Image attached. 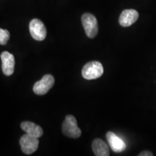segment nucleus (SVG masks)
Masks as SVG:
<instances>
[{
	"label": "nucleus",
	"instance_id": "obj_1",
	"mask_svg": "<svg viewBox=\"0 0 156 156\" xmlns=\"http://www.w3.org/2000/svg\"><path fill=\"white\" fill-rule=\"evenodd\" d=\"M62 132L65 136L70 138L80 137L81 129L77 126V122L75 117L73 115H67L62 124Z\"/></svg>",
	"mask_w": 156,
	"mask_h": 156
},
{
	"label": "nucleus",
	"instance_id": "obj_2",
	"mask_svg": "<svg viewBox=\"0 0 156 156\" xmlns=\"http://www.w3.org/2000/svg\"><path fill=\"white\" fill-rule=\"evenodd\" d=\"M103 74V67L101 62H90L84 66L82 75L85 80H95L99 78Z\"/></svg>",
	"mask_w": 156,
	"mask_h": 156
},
{
	"label": "nucleus",
	"instance_id": "obj_3",
	"mask_svg": "<svg viewBox=\"0 0 156 156\" xmlns=\"http://www.w3.org/2000/svg\"><path fill=\"white\" fill-rule=\"evenodd\" d=\"M82 24L87 36L93 38L97 36L98 32V26L96 17L90 13H85L82 16Z\"/></svg>",
	"mask_w": 156,
	"mask_h": 156
},
{
	"label": "nucleus",
	"instance_id": "obj_4",
	"mask_svg": "<svg viewBox=\"0 0 156 156\" xmlns=\"http://www.w3.org/2000/svg\"><path fill=\"white\" fill-rule=\"evenodd\" d=\"M20 145L23 153L26 155H30L38 149L39 145L38 138L25 134L21 136Z\"/></svg>",
	"mask_w": 156,
	"mask_h": 156
},
{
	"label": "nucleus",
	"instance_id": "obj_5",
	"mask_svg": "<svg viewBox=\"0 0 156 156\" xmlns=\"http://www.w3.org/2000/svg\"><path fill=\"white\" fill-rule=\"evenodd\" d=\"M30 34L35 40L41 41L46 37V28L40 20L33 19L29 24Z\"/></svg>",
	"mask_w": 156,
	"mask_h": 156
},
{
	"label": "nucleus",
	"instance_id": "obj_6",
	"mask_svg": "<svg viewBox=\"0 0 156 156\" xmlns=\"http://www.w3.org/2000/svg\"><path fill=\"white\" fill-rule=\"evenodd\" d=\"M54 78L51 75H44L40 81L35 83L34 92L39 95L46 94L54 86Z\"/></svg>",
	"mask_w": 156,
	"mask_h": 156
},
{
	"label": "nucleus",
	"instance_id": "obj_7",
	"mask_svg": "<svg viewBox=\"0 0 156 156\" xmlns=\"http://www.w3.org/2000/svg\"><path fill=\"white\" fill-rule=\"evenodd\" d=\"M2 69L3 73L7 76H10L14 73L15 70V57L12 54L8 51H4L1 54Z\"/></svg>",
	"mask_w": 156,
	"mask_h": 156
},
{
	"label": "nucleus",
	"instance_id": "obj_8",
	"mask_svg": "<svg viewBox=\"0 0 156 156\" xmlns=\"http://www.w3.org/2000/svg\"><path fill=\"white\" fill-rule=\"evenodd\" d=\"M139 17L138 12L133 9H125L121 13L119 23L122 27H129L137 20Z\"/></svg>",
	"mask_w": 156,
	"mask_h": 156
},
{
	"label": "nucleus",
	"instance_id": "obj_9",
	"mask_svg": "<svg viewBox=\"0 0 156 156\" xmlns=\"http://www.w3.org/2000/svg\"><path fill=\"white\" fill-rule=\"evenodd\" d=\"M106 139L112 150L115 153H122L126 148V143L122 138L117 136L112 132H108L106 134Z\"/></svg>",
	"mask_w": 156,
	"mask_h": 156
},
{
	"label": "nucleus",
	"instance_id": "obj_10",
	"mask_svg": "<svg viewBox=\"0 0 156 156\" xmlns=\"http://www.w3.org/2000/svg\"><path fill=\"white\" fill-rule=\"evenodd\" d=\"M20 127L23 131L26 132V134L37 138L41 137L44 134L43 129L40 126L30 122H23L21 123Z\"/></svg>",
	"mask_w": 156,
	"mask_h": 156
},
{
	"label": "nucleus",
	"instance_id": "obj_11",
	"mask_svg": "<svg viewBox=\"0 0 156 156\" xmlns=\"http://www.w3.org/2000/svg\"><path fill=\"white\" fill-rule=\"evenodd\" d=\"M92 149L95 155L96 156H108L110 155L109 148L106 142L101 139H95L92 143Z\"/></svg>",
	"mask_w": 156,
	"mask_h": 156
},
{
	"label": "nucleus",
	"instance_id": "obj_12",
	"mask_svg": "<svg viewBox=\"0 0 156 156\" xmlns=\"http://www.w3.org/2000/svg\"><path fill=\"white\" fill-rule=\"evenodd\" d=\"M10 34L7 30L0 28V44L6 45L9 41Z\"/></svg>",
	"mask_w": 156,
	"mask_h": 156
},
{
	"label": "nucleus",
	"instance_id": "obj_13",
	"mask_svg": "<svg viewBox=\"0 0 156 156\" xmlns=\"http://www.w3.org/2000/svg\"><path fill=\"white\" fill-rule=\"evenodd\" d=\"M153 154L150 151H143L139 154V156H153Z\"/></svg>",
	"mask_w": 156,
	"mask_h": 156
}]
</instances>
